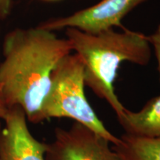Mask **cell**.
Wrapping results in <instances>:
<instances>
[{"mask_svg":"<svg viewBox=\"0 0 160 160\" xmlns=\"http://www.w3.org/2000/svg\"><path fill=\"white\" fill-rule=\"evenodd\" d=\"M67 39L38 26L5 36L0 64V97L8 108L19 106L32 123L42 122V107L59 62L71 53Z\"/></svg>","mask_w":160,"mask_h":160,"instance_id":"cell-1","label":"cell"},{"mask_svg":"<svg viewBox=\"0 0 160 160\" xmlns=\"http://www.w3.org/2000/svg\"><path fill=\"white\" fill-rule=\"evenodd\" d=\"M66 35L72 51L82 62L85 85L120 117L126 108L115 92L118 70L124 62L148 64L151 49L148 37L130 30L119 32L111 28L91 33L73 28H66Z\"/></svg>","mask_w":160,"mask_h":160,"instance_id":"cell-2","label":"cell"},{"mask_svg":"<svg viewBox=\"0 0 160 160\" xmlns=\"http://www.w3.org/2000/svg\"><path fill=\"white\" fill-rule=\"evenodd\" d=\"M85 86L82 62L76 53H70L52 73L51 86L42 107V121L51 118L73 119L112 145H117L119 137L113 135L97 115L86 98Z\"/></svg>","mask_w":160,"mask_h":160,"instance_id":"cell-3","label":"cell"},{"mask_svg":"<svg viewBox=\"0 0 160 160\" xmlns=\"http://www.w3.org/2000/svg\"><path fill=\"white\" fill-rule=\"evenodd\" d=\"M108 140L82 124L69 128H57L54 139L48 144L46 160H122Z\"/></svg>","mask_w":160,"mask_h":160,"instance_id":"cell-4","label":"cell"},{"mask_svg":"<svg viewBox=\"0 0 160 160\" xmlns=\"http://www.w3.org/2000/svg\"><path fill=\"white\" fill-rule=\"evenodd\" d=\"M145 1L147 0H101L71 16L44 22L39 27L51 31L73 28L87 33H98L121 26L124 17Z\"/></svg>","mask_w":160,"mask_h":160,"instance_id":"cell-5","label":"cell"},{"mask_svg":"<svg viewBox=\"0 0 160 160\" xmlns=\"http://www.w3.org/2000/svg\"><path fill=\"white\" fill-rule=\"evenodd\" d=\"M3 120L5 127L0 131V160H46L48 143L32 135L21 107L8 108Z\"/></svg>","mask_w":160,"mask_h":160,"instance_id":"cell-6","label":"cell"},{"mask_svg":"<svg viewBox=\"0 0 160 160\" xmlns=\"http://www.w3.org/2000/svg\"><path fill=\"white\" fill-rule=\"evenodd\" d=\"M126 134L140 138H160V95L152 98L139 111L125 109L117 117Z\"/></svg>","mask_w":160,"mask_h":160,"instance_id":"cell-7","label":"cell"},{"mask_svg":"<svg viewBox=\"0 0 160 160\" xmlns=\"http://www.w3.org/2000/svg\"><path fill=\"white\" fill-rule=\"evenodd\" d=\"M112 148L122 160H160V138L147 139L123 134Z\"/></svg>","mask_w":160,"mask_h":160,"instance_id":"cell-8","label":"cell"},{"mask_svg":"<svg viewBox=\"0 0 160 160\" xmlns=\"http://www.w3.org/2000/svg\"><path fill=\"white\" fill-rule=\"evenodd\" d=\"M148 39L154 49L155 55L158 62V69H159L160 79V25L158 26L157 29L153 34L148 37Z\"/></svg>","mask_w":160,"mask_h":160,"instance_id":"cell-9","label":"cell"},{"mask_svg":"<svg viewBox=\"0 0 160 160\" xmlns=\"http://www.w3.org/2000/svg\"><path fill=\"white\" fill-rule=\"evenodd\" d=\"M13 0H0V19H5L11 12Z\"/></svg>","mask_w":160,"mask_h":160,"instance_id":"cell-10","label":"cell"},{"mask_svg":"<svg viewBox=\"0 0 160 160\" xmlns=\"http://www.w3.org/2000/svg\"><path fill=\"white\" fill-rule=\"evenodd\" d=\"M8 110V108L6 106L5 102L2 101V99L0 97V119H4L5 118L6 113H7Z\"/></svg>","mask_w":160,"mask_h":160,"instance_id":"cell-11","label":"cell"},{"mask_svg":"<svg viewBox=\"0 0 160 160\" xmlns=\"http://www.w3.org/2000/svg\"><path fill=\"white\" fill-rule=\"evenodd\" d=\"M44 1H48V2H53V1H58V0H44Z\"/></svg>","mask_w":160,"mask_h":160,"instance_id":"cell-12","label":"cell"},{"mask_svg":"<svg viewBox=\"0 0 160 160\" xmlns=\"http://www.w3.org/2000/svg\"><path fill=\"white\" fill-rule=\"evenodd\" d=\"M1 130H2L1 129V124H0V131H1Z\"/></svg>","mask_w":160,"mask_h":160,"instance_id":"cell-13","label":"cell"},{"mask_svg":"<svg viewBox=\"0 0 160 160\" xmlns=\"http://www.w3.org/2000/svg\"><path fill=\"white\" fill-rule=\"evenodd\" d=\"M1 99H2V98H1Z\"/></svg>","mask_w":160,"mask_h":160,"instance_id":"cell-14","label":"cell"}]
</instances>
